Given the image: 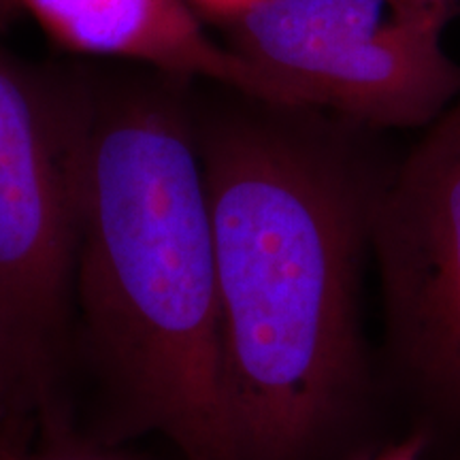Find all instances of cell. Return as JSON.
Listing matches in <instances>:
<instances>
[{
	"label": "cell",
	"instance_id": "12",
	"mask_svg": "<svg viewBox=\"0 0 460 460\" xmlns=\"http://www.w3.org/2000/svg\"><path fill=\"white\" fill-rule=\"evenodd\" d=\"M20 9V3L17 0H0V28L9 24V20L17 13Z\"/></svg>",
	"mask_w": 460,
	"mask_h": 460
},
{
	"label": "cell",
	"instance_id": "13",
	"mask_svg": "<svg viewBox=\"0 0 460 460\" xmlns=\"http://www.w3.org/2000/svg\"><path fill=\"white\" fill-rule=\"evenodd\" d=\"M456 460H460V458H456Z\"/></svg>",
	"mask_w": 460,
	"mask_h": 460
},
{
	"label": "cell",
	"instance_id": "11",
	"mask_svg": "<svg viewBox=\"0 0 460 460\" xmlns=\"http://www.w3.org/2000/svg\"><path fill=\"white\" fill-rule=\"evenodd\" d=\"M13 410V401H11V388L7 377H4L3 369H0V427L4 424L7 413Z\"/></svg>",
	"mask_w": 460,
	"mask_h": 460
},
{
	"label": "cell",
	"instance_id": "10",
	"mask_svg": "<svg viewBox=\"0 0 460 460\" xmlns=\"http://www.w3.org/2000/svg\"><path fill=\"white\" fill-rule=\"evenodd\" d=\"M396 3L407 4V7H416V9H435V11H450V13H456L460 0H396Z\"/></svg>",
	"mask_w": 460,
	"mask_h": 460
},
{
	"label": "cell",
	"instance_id": "9",
	"mask_svg": "<svg viewBox=\"0 0 460 460\" xmlns=\"http://www.w3.org/2000/svg\"><path fill=\"white\" fill-rule=\"evenodd\" d=\"M194 9L203 11L209 17H216V20L224 22H233L234 17H239L241 13H245L247 9H252L254 4L262 3V0H188Z\"/></svg>",
	"mask_w": 460,
	"mask_h": 460
},
{
	"label": "cell",
	"instance_id": "3",
	"mask_svg": "<svg viewBox=\"0 0 460 460\" xmlns=\"http://www.w3.org/2000/svg\"><path fill=\"white\" fill-rule=\"evenodd\" d=\"M75 107L68 73L0 43V369L13 410L56 418L73 307Z\"/></svg>",
	"mask_w": 460,
	"mask_h": 460
},
{
	"label": "cell",
	"instance_id": "4",
	"mask_svg": "<svg viewBox=\"0 0 460 460\" xmlns=\"http://www.w3.org/2000/svg\"><path fill=\"white\" fill-rule=\"evenodd\" d=\"M452 15L396 0H262L228 22V48L264 102L420 128L460 101V62L444 45Z\"/></svg>",
	"mask_w": 460,
	"mask_h": 460
},
{
	"label": "cell",
	"instance_id": "7",
	"mask_svg": "<svg viewBox=\"0 0 460 460\" xmlns=\"http://www.w3.org/2000/svg\"><path fill=\"white\" fill-rule=\"evenodd\" d=\"M0 460H124L94 446L68 441L60 433V424H45V439L28 447L11 435L9 424L0 427Z\"/></svg>",
	"mask_w": 460,
	"mask_h": 460
},
{
	"label": "cell",
	"instance_id": "1",
	"mask_svg": "<svg viewBox=\"0 0 460 460\" xmlns=\"http://www.w3.org/2000/svg\"><path fill=\"white\" fill-rule=\"evenodd\" d=\"M331 118L237 90L197 102L239 460H315L371 396L362 271L390 169Z\"/></svg>",
	"mask_w": 460,
	"mask_h": 460
},
{
	"label": "cell",
	"instance_id": "5",
	"mask_svg": "<svg viewBox=\"0 0 460 460\" xmlns=\"http://www.w3.org/2000/svg\"><path fill=\"white\" fill-rule=\"evenodd\" d=\"M371 256L390 382L430 454L460 450V101L379 190Z\"/></svg>",
	"mask_w": 460,
	"mask_h": 460
},
{
	"label": "cell",
	"instance_id": "8",
	"mask_svg": "<svg viewBox=\"0 0 460 460\" xmlns=\"http://www.w3.org/2000/svg\"><path fill=\"white\" fill-rule=\"evenodd\" d=\"M362 460H433L427 441L416 433H405L401 439L382 447L376 454H369Z\"/></svg>",
	"mask_w": 460,
	"mask_h": 460
},
{
	"label": "cell",
	"instance_id": "2",
	"mask_svg": "<svg viewBox=\"0 0 460 460\" xmlns=\"http://www.w3.org/2000/svg\"><path fill=\"white\" fill-rule=\"evenodd\" d=\"M68 79L85 345L130 430L186 460H239L197 99L186 77L147 66Z\"/></svg>",
	"mask_w": 460,
	"mask_h": 460
},
{
	"label": "cell",
	"instance_id": "6",
	"mask_svg": "<svg viewBox=\"0 0 460 460\" xmlns=\"http://www.w3.org/2000/svg\"><path fill=\"white\" fill-rule=\"evenodd\" d=\"M58 45L77 54L237 90L261 101L256 75L200 24L188 0H17Z\"/></svg>",
	"mask_w": 460,
	"mask_h": 460
}]
</instances>
